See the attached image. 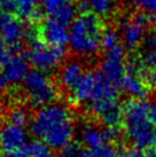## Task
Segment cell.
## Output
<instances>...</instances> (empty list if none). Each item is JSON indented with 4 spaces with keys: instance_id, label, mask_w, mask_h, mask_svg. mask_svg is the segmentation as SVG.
Masks as SVG:
<instances>
[{
    "instance_id": "f546056e",
    "label": "cell",
    "mask_w": 156,
    "mask_h": 157,
    "mask_svg": "<svg viewBox=\"0 0 156 157\" xmlns=\"http://www.w3.org/2000/svg\"><path fill=\"white\" fill-rule=\"evenodd\" d=\"M9 57H10L9 53L7 52V51H6L1 45H0V74H1V71H2L5 64L7 63Z\"/></svg>"
},
{
    "instance_id": "cb8c5ba5",
    "label": "cell",
    "mask_w": 156,
    "mask_h": 157,
    "mask_svg": "<svg viewBox=\"0 0 156 157\" xmlns=\"http://www.w3.org/2000/svg\"><path fill=\"white\" fill-rule=\"evenodd\" d=\"M122 44L121 33L117 32L115 29H106L102 36V48L104 51H108Z\"/></svg>"
},
{
    "instance_id": "277c9868",
    "label": "cell",
    "mask_w": 156,
    "mask_h": 157,
    "mask_svg": "<svg viewBox=\"0 0 156 157\" xmlns=\"http://www.w3.org/2000/svg\"><path fill=\"white\" fill-rule=\"evenodd\" d=\"M72 96L76 102L90 107L101 101L116 99L117 85L110 82L101 71H90L75 86Z\"/></svg>"
},
{
    "instance_id": "44dd1931",
    "label": "cell",
    "mask_w": 156,
    "mask_h": 157,
    "mask_svg": "<svg viewBox=\"0 0 156 157\" xmlns=\"http://www.w3.org/2000/svg\"><path fill=\"white\" fill-rule=\"evenodd\" d=\"M118 151L111 144H104L96 149H82L77 157H117Z\"/></svg>"
},
{
    "instance_id": "30bf717a",
    "label": "cell",
    "mask_w": 156,
    "mask_h": 157,
    "mask_svg": "<svg viewBox=\"0 0 156 157\" xmlns=\"http://www.w3.org/2000/svg\"><path fill=\"white\" fill-rule=\"evenodd\" d=\"M88 109L106 127H117L123 122V107L118 98L93 103Z\"/></svg>"
},
{
    "instance_id": "52a82bcc",
    "label": "cell",
    "mask_w": 156,
    "mask_h": 157,
    "mask_svg": "<svg viewBox=\"0 0 156 157\" xmlns=\"http://www.w3.org/2000/svg\"><path fill=\"white\" fill-rule=\"evenodd\" d=\"M106 54L101 62V72L115 85L119 86L123 77L127 72L129 66L126 64V52L124 45L104 51Z\"/></svg>"
},
{
    "instance_id": "7c38bea8",
    "label": "cell",
    "mask_w": 156,
    "mask_h": 157,
    "mask_svg": "<svg viewBox=\"0 0 156 157\" xmlns=\"http://www.w3.org/2000/svg\"><path fill=\"white\" fill-rule=\"evenodd\" d=\"M141 55L132 61L129 69L135 74H142L143 71L156 70V31L148 32L142 44Z\"/></svg>"
},
{
    "instance_id": "4dcf8cb0",
    "label": "cell",
    "mask_w": 156,
    "mask_h": 157,
    "mask_svg": "<svg viewBox=\"0 0 156 157\" xmlns=\"http://www.w3.org/2000/svg\"><path fill=\"white\" fill-rule=\"evenodd\" d=\"M149 117H150V121L154 124V126L156 127V102L150 105V108H149Z\"/></svg>"
},
{
    "instance_id": "d6a6232c",
    "label": "cell",
    "mask_w": 156,
    "mask_h": 157,
    "mask_svg": "<svg viewBox=\"0 0 156 157\" xmlns=\"http://www.w3.org/2000/svg\"><path fill=\"white\" fill-rule=\"evenodd\" d=\"M0 9L9 10V0H0Z\"/></svg>"
},
{
    "instance_id": "7402d4cb",
    "label": "cell",
    "mask_w": 156,
    "mask_h": 157,
    "mask_svg": "<svg viewBox=\"0 0 156 157\" xmlns=\"http://www.w3.org/2000/svg\"><path fill=\"white\" fill-rule=\"evenodd\" d=\"M77 7L70 2V4L64 5L63 7H61L57 13L53 14L52 16L65 25H71V23L77 17Z\"/></svg>"
},
{
    "instance_id": "9c48e42d",
    "label": "cell",
    "mask_w": 156,
    "mask_h": 157,
    "mask_svg": "<svg viewBox=\"0 0 156 157\" xmlns=\"http://www.w3.org/2000/svg\"><path fill=\"white\" fill-rule=\"evenodd\" d=\"M28 132L24 127L6 123L0 126V151L9 153L26 148L28 146Z\"/></svg>"
},
{
    "instance_id": "d4e9b609",
    "label": "cell",
    "mask_w": 156,
    "mask_h": 157,
    "mask_svg": "<svg viewBox=\"0 0 156 157\" xmlns=\"http://www.w3.org/2000/svg\"><path fill=\"white\" fill-rule=\"evenodd\" d=\"M71 0H39V6L45 10V13L53 15L64 5L70 4Z\"/></svg>"
},
{
    "instance_id": "6da1fadb",
    "label": "cell",
    "mask_w": 156,
    "mask_h": 157,
    "mask_svg": "<svg viewBox=\"0 0 156 157\" xmlns=\"http://www.w3.org/2000/svg\"><path fill=\"white\" fill-rule=\"evenodd\" d=\"M30 127L37 139L59 150L72 142L76 133L74 113L68 105L59 102L37 110Z\"/></svg>"
},
{
    "instance_id": "5b68a950",
    "label": "cell",
    "mask_w": 156,
    "mask_h": 157,
    "mask_svg": "<svg viewBox=\"0 0 156 157\" xmlns=\"http://www.w3.org/2000/svg\"><path fill=\"white\" fill-rule=\"evenodd\" d=\"M22 90L29 105L35 109L54 103L59 95L57 84L47 72L39 70L29 71L22 83Z\"/></svg>"
},
{
    "instance_id": "484cf974",
    "label": "cell",
    "mask_w": 156,
    "mask_h": 157,
    "mask_svg": "<svg viewBox=\"0 0 156 157\" xmlns=\"http://www.w3.org/2000/svg\"><path fill=\"white\" fill-rule=\"evenodd\" d=\"M82 147L76 142H70L69 144H67L64 148H62L60 150V157H77L78 154L80 153Z\"/></svg>"
},
{
    "instance_id": "ffe728a7",
    "label": "cell",
    "mask_w": 156,
    "mask_h": 157,
    "mask_svg": "<svg viewBox=\"0 0 156 157\" xmlns=\"http://www.w3.org/2000/svg\"><path fill=\"white\" fill-rule=\"evenodd\" d=\"M29 157H53V148L41 140H35L26 146Z\"/></svg>"
},
{
    "instance_id": "e575fe53",
    "label": "cell",
    "mask_w": 156,
    "mask_h": 157,
    "mask_svg": "<svg viewBox=\"0 0 156 157\" xmlns=\"http://www.w3.org/2000/svg\"><path fill=\"white\" fill-rule=\"evenodd\" d=\"M152 147L156 151V131H155V133H154V138H153V141H152Z\"/></svg>"
},
{
    "instance_id": "2e32d148",
    "label": "cell",
    "mask_w": 156,
    "mask_h": 157,
    "mask_svg": "<svg viewBox=\"0 0 156 157\" xmlns=\"http://www.w3.org/2000/svg\"><path fill=\"white\" fill-rule=\"evenodd\" d=\"M119 87L132 99H145L149 93V86L138 74L127 68V72L119 83Z\"/></svg>"
},
{
    "instance_id": "4316f807",
    "label": "cell",
    "mask_w": 156,
    "mask_h": 157,
    "mask_svg": "<svg viewBox=\"0 0 156 157\" xmlns=\"http://www.w3.org/2000/svg\"><path fill=\"white\" fill-rule=\"evenodd\" d=\"M117 157H147V153L143 149L131 147V148L122 149L121 151H118Z\"/></svg>"
},
{
    "instance_id": "8992f818",
    "label": "cell",
    "mask_w": 156,
    "mask_h": 157,
    "mask_svg": "<svg viewBox=\"0 0 156 157\" xmlns=\"http://www.w3.org/2000/svg\"><path fill=\"white\" fill-rule=\"evenodd\" d=\"M26 59L36 70L44 72H52L63 63L65 59L64 47L53 46L41 39H32Z\"/></svg>"
},
{
    "instance_id": "e0dca14e",
    "label": "cell",
    "mask_w": 156,
    "mask_h": 157,
    "mask_svg": "<svg viewBox=\"0 0 156 157\" xmlns=\"http://www.w3.org/2000/svg\"><path fill=\"white\" fill-rule=\"evenodd\" d=\"M82 142L86 148L96 149L99 147H102L104 144H111L108 136L107 128H99V127L92 126H85L82 131Z\"/></svg>"
},
{
    "instance_id": "603a6c76",
    "label": "cell",
    "mask_w": 156,
    "mask_h": 157,
    "mask_svg": "<svg viewBox=\"0 0 156 157\" xmlns=\"http://www.w3.org/2000/svg\"><path fill=\"white\" fill-rule=\"evenodd\" d=\"M8 123H12L14 125L21 127H25L28 124L31 123L30 115L24 108H21V107L14 108L8 113Z\"/></svg>"
},
{
    "instance_id": "8fae6325",
    "label": "cell",
    "mask_w": 156,
    "mask_h": 157,
    "mask_svg": "<svg viewBox=\"0 0 156 157\" xmlns=\"http://www.w3.org/2000/svg\"><path fill=\"white\" fill-rule=\"evenodd\" d=\"M39 36L40 39L47 44L64 47L67 44H69L70 29H68V25L61 23L52 16L41 24L39 29Z\"/></svg>"
},
{
    "instance_id": "ac0fdd59",
    "label": "cell",
    "mask_w": 156,
    "mask_h": 157,
    "mask_svg": "<svg viewBox=\"0 0 156 157\" xmlns=\"http://www.w3.org/2000/svg\"><path fill=\"white\" fill-rule=\"evenodd\" d=\"M39 0H9V10L21 20H33L39 15Z\"/></svg>"
},
{
    "instance_id": "1f68e13d",
    "label": "cell",
    "mask_w": 156,
    "mask_h": 157,
    "mask_svg": "<svg viewBox=\"0 0 156 157\" xmlns=\"http://www.w3.org/2000/svg\"><path fill=\"white\" fill-rule=\"evenodd\" d=\"M7 17H8V16L4 13V10H2V9H0V32H1L2 28H4V24H5V22H6Z\"/></svg>"
},
{
    "instance_id": "ba28073f",
    "label": "cell",
    "mask_w": 156,
    "mask_h": 157,
    "mask_svg": "<svg viewBox=\"0 0 156 157\" xmlns=\"http://www.w3.org/2000/svg\"><path fill=\"white\" fill-rule=\"evenodd\" d=\"M29 61L21 55H12L0 74V93L22 84L29 74Z\"/></svg>"
},
{
    "instance_id": "d6986e66",
    "label": "cell",
    "mask_w": 156,
    "mask_h": 157,
    "mask_svg": "<svg viewBox=\"0 0 156 157\" xmlns=\"http://www.w3.org/2000/svg\"><path fill=\"white\" fill-rule=\"evenodd\" d=\"M79 8L83 9V13L90 12L99 17H104L113 13L115 0H83Z\"/></svg>"
},
{
    "instance_id": "83f0119b",
    "label": "cell",
    "mask_w": 156,
    "mask_h": 157,
    "mask_svg": "<svg viewBox=\"0 0 156 157\" xmlns=\"http://www.w3.org/2000/svg\"><path fill=\"white\" fill-rule=\"evenodd\" d=\"M135 2L139 8L150 13L156 18V0H135Z\"/></svg>"
},
{
    "instance_id": "7a4b0ae2",
    "label": "cell",
    "mask_w": 156,
    "mask_h": 157,
    "mask_svg": "<svg viewBox=\"0 0 156 157\" xmlns=\"http://www.w3.org/2000/svg\"><path fill=\"white\" fill-rule=\"evenodd\" d=\"M103 26L99 16L86 12L76 17L70 25L69 46L82 57H93L102 48Z\"/></svg>"
},
{
    "instance_id": "f1b7e54d",
    "label": "cell",
    "mask_w": 156,
    "mask_h": 157,
    "mask_svg": "<svg viewBox=\"0 0 156 157\" xmlns=\"http://www.w3.org/2000/svg\"><path fill=\"white\" fill-rule=\"evenodd\" d=\"M0 157H29L26 148L16 150V151H9V153H1Z\"/></svg>"
},
{
    "instance_id": "3957f363",
    "label": "cell",
    "mask_w": 156,
    "mask_h": 157,
    "mask_svg": "<svg viewBox=\"0 0 156 157\" xmlns=\"http://www.w3.org/2000/svg\"><path fill=\"white\" fill-rule=\"evenodd\" d=\"M150 103L146 100L131 99L123 105V124L127 139L140 149L152 146L155 128L149 117Z\"/></svg>"
},
{
    "instance_id": "5bb4252c",
    "label": "cell",
    "mask_w": 156,
    "mask_h": 157,
    "mask_svg": "<svg viewBox=\"0 0 156 157\" xmlns=\"http://www.w3.org/2000/svg\"><path fill=\"white\" fill-rule=\"evenodd\" d=\"M119 33L124 47L129 51H133L143 44L147 36V28L132 17L122 23Z\"/></svg>"
},
{
    "instance_id": "9a60e30c",
    "label": "cell",
    "mask_w": 156,
    "mask_h": 157,
    "mask_svg": "<svg viewBox=\"0 0 156 157\" xmlns=\"http://www.w3.org/2000/svg\"><path fill=\"white\" fill-rule=\"evenodd\" d=\"M85 74V68L82 62L69 60L61 66L57 74V83L62 88L72 91Z\"/></svg>"
},
{
    "instance_id": "836d02e7",
    "label": "cell",
    "mask_w": 156,
    "mask_h": 157,
    "mask_svg": "<svg viewBox=\"0 0 156 157\" xmlns=\"http://www.w3.org/2000/svg\"><path fill=\"white\" fill-rule=\"evenodd\" d=\"M147 157H156V151L154 149H150L147 151Z\"/></svg>"
},
{
    "instance_id": "4fadbf2b",
    "label": "cell",
    "mask_w": 156,
    "mask_h": 157,
    "mask_svg": "<svg viewBox=\"0 0 156 157\" xmlns=\"http://www.w3.org/2000/svg\"><path fill=\"white\" fill-rule=\"evenodd\" d=\"M29 36V30L21 18L7 17L4 28L0 32L1 40L10 48L20 47Z\"/></svg>"
}]
</instances>
